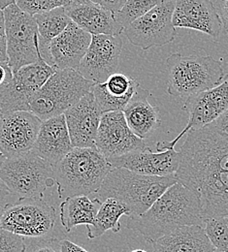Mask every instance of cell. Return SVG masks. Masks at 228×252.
Here are the masks:
<instances>
[{
  "label": "cell",
  "mask_w": 228,
  "mask_h": 252,
  "mask_svg": "<svg viewBox=\"0 0 228 252\" xmlns=\"http://www.w3.org/2000/svg\"><path fill=\"white\" fill-rule=\"evenodd\" d=\"M92 1L103 6L104 8L110 10L113 13H116L122 8L126 0H92Z\"/></svg>",
  "instance_id": "cell-36"
},
{
  "label": "cell",
  "mask_w": 228,
  "mask_h": 252,
  "mask_svg": "<svg viewBox=\"0 0 228 252\" xmlns=\"http://www.w3.org/2000/svg\"><path fill=\"white\" fill-rule=\"evenodd\" d=\"M10 194H12L11 191L4 184V182L0 179V204H2L10 196Z\"/></svg>",
  "instance_id": "cell-40"
},
{
  "label": "cell",
  "mask_w": 228,
  "mask_h": 252,
  "mask_svg": "<svg viewBox=\"0 0 228 252\" xmlns=\"http://www.w3.org/2000/svg\"><path fill=\"white\" fill-rule=\"evenodd\" d=\"M228 107V79L216 88L189 96L183 107V110L189 115L188 125L174 140L159 142L157 144V151L174 150L178 142L191 130L213 124Z\"/></svg>",
  "instance_id": "cell-12"
},
{
  "label": "cell",
  "mask_w": 228,
  "mask_h": 252,
  "mask_svg": "<svg viewBox=\"0 0 228 252\" xmlns=\"http://www.w3.org/2000/svg\"><path fill=\"white\" fill-rule=\"evenodd\" d=\"M123 216H131L130 209L127 204L115 198L104 200L100 204L94 223L87 227L89 239L94 240L109 230L119 233L122 228L120 220Z\"/></svg>",
  "instance_id": "cell-28"
},
{
  "label": "cell",
  "mask_w": 228,
  "mask_h": 252,
  "mask_svg": "<svg viewBox=\"0 0 228 252\" xmlns=\"http://www.w3.org/2000/svg\"><path fill=\"white\" fill-rule=\"evenodd\" d=\"M220 18L223 32L228 34V0H212Z\"/></svg>",
  "instance_id": "cell-34"
},
{
  "label": "cell",
  "mask_w": 228,
  "mask_h": 252,
  "mask_svg": "<svg viewBox=\"0 0 228 252\" xmlns=\"http://www.w3.org/2000/svg\"><path fill=\"white\" fill-rule=\"evenodd\" d=\"M173 25L176 29H190L214 38L223 32L212 0H176Z\"/></svg>",
  "instance_id": "cell-19"
},
{
  "label": "cell",
  "mask_w": 228,
  "mask_h": 252,
  "mask_svg": "<svg viewBox=\"0 0 228 252\" xmlns=\"http://www.w3.org/2000/svg\"><path fill=\"white\" fill-rule=\"evenodd\" d=\"M108 161L113 168H126L145 176L167 177L176 175L181 163V154L175 150L154 153L151 148L146 147Z\"/></svg>",
  "instance_id": "cell-18"
},
{
  "label": "cell",
  "mask_w": 228,
  "mask_h": 252,
  "mask_svg": "<svg viewBox=\"0 0 228 252\" xmlns=\"http://www.w3.org/2000/svg\"><path fill=\"white\" fill-rule=\"evenodd\" d=\"M175 3L176 0H163L126 28L124 33L131 44L147 51L172 43L177 35L173 25Z\"/></svg>",
  "instance_id": "cell-11"
},
{
  "label": "cell",
  "mask_w": 228,
  "mask_h": 252,
  "mask_svg": "<svg viewBox=\"0 0 228 252\" xmlns=\"http://www.w3.org/2000/svg\"><path fill=\"white\" fill-rule=\"evenodd\" d=\"M16 4L24 12L34 16L59 7H65L68 4V0H16Z\"/></svg>",
  "instance_id": "cell-31"
},
{
  "label": "cell",
  "mask_w": 228,
  "mask_h": 252,
  "mask_svg": "<svg viewBox=\"0 0 228 252\" xmlns=\"http://www.w3.org/2000/svg\"><path fill=\"white\" fill-rule=\"evenodd\" d=\"M139 83L123 73L112 74L104 83H97L92 89L102 113L124 111Z\"/></svg>",
  "instance_id": "cell-24"
},
{
  "label": "cell",
  "mask_w": 228,
  "mask_h": 252,
  "mask_svg": "<svg viewBox=\"0 0 228 252\" xmlns=\"http://www.w3.org/2000/svg\"><path fill=\"white\" fill-rule=\"evenodd\" d=\"M204 222L198 194L178 182L143 215L130 217L128 227L153 244L178 228L188 225L204 227Z\"/></svg>",
  "instance_id": "cell-1"
},
{
  "label": "cell",
  "mask_w": 228,
  "mask_h": 252,
  "mask_svg": "<svg viewBox=\"0 0 228 252\" xmlns=\"http://www.w3.org/2000/svg\"><path fill=\"white\" fill-rule=\"evenodd\" d=\"M146 147L145 141L132 132L123 111L102 114L96 139V148L107 160Z\"/></svg>",
  "instance_id": "cell-16"
},
{
  "label": "cell",
  "mask_w": 228,
  "mask_h": 252,
  "mask_svg": "<svg viewBox=\"0 0 228 252\" xmlns=\"http://www.w3.org/2000/svg\"><path fill=\"white\" fill-rule=\"evenodd\" d=\"M93 35L71 22L50 43L51 65L57 70L77 69L85 57Z\"/></svg>",
  "instance_id": "cell-20"
},
{
  "label": "cell",
  "mask_w": 228,
  "mask_h": 252,
  "mask_svg": "<svg viewBox=\"0 0 228 252\" xmlns=\"http://www.w3.org/2000/svg\"><path fill=\"white\" fill-rule=\"evenodd\" d=\"M4 207H5V205H3V204H0V221H1L2 214H3V211H4ZM0 228H1V227H0Z\"/></svg>",
  "instance_id": "cell-44"
},
{
  "label": "cell",
  "mask_w": 228,
  "mask_h": 252,
  "mask_svg": "<svg viewBox=\"0 0 228 252\" xmlns=\"http://www.w3.org/2000/svg\"><path fill=\"white\" fill-rule=\"evenodd\" d=\"M92 0H68V4H79V3H87ZM67 4V5H68Z\"/></svg>",
  "instance_id": "cell-42"
},
{
  "label": "cell",
  "mask_w": 228,
  "mask_h": 252,
  "mask_svg": "<svg viewBox=\"0 0 228 252\" xmlns=\"http://www.w3.org/2000/svg\"><path fill=\"white\" fill-rule=\"evenodd\" d=\"M72 149L65 114L42 121L33 153L54 165L65 158Z\"/></svg>",
  "instance_id": "cell-21"
},
{
  "label": "cell",
  "mask_w": 228,
  "mask_h": 252,
  "mask_svg": "<svg viewBox=\"0 0 228 252\" xmlns=\"http://www.w3.org/2000/svg\"><path fill=\"white\" fill-rule=\"evenodd\" d=\"M8 63L7 55V37L5 31L4 13L0 10V63Z\"/></svg>",
  "instance_id": "cell-35"
},
{
  "label": "cell",
  "mask_w": 228,
  "mask_h": 252,
  "mask_svg": "<svg viewBox=\"0 0 228 252\" xmlns=\"http://www.w3.org/2000/svg\"><path fill=\"white\" fill-rule=\"evenodd\" d=\"M215 252H218V251H215Z\"/></svg>",
  "instance_id": "cell-47"
},
{
  "label": "cell",
  "mask_w": 228,
  "mask_h": 252,
  "mask_svg": "<svg viewBox=\"0 0 228 252\" xmlns=\"http://www.w3.org/2000/svg\"><path fill=\"white\" fill-rule=\"evenodd\" d=\"M131 252H146V251H144V250H141V249H138V250H134V251H132Z\"/></svg>",
  "instance_id": "cell-45"
},
{
  "label": "cell",
  "mask_w": 228,
  "mask_h": 252,
  "mask_svg": "<svg viewBox=\"0 0 228 252\" xmlns=\"http://www.w3.org/2000/svg\"><path fill=\"white\" fill-rule=\"evenodd\" d=\"M204 229L216 251L228 252V217L206 220Z\"/></svg>",
  "instance_id": "cell-30"
},
{
  "label": "cell",
  "mask_w": 228,
  "mask_h": 252,
  "mask_svg": "<svg viewBox=\"0 0 228 252\" xmlns=\"http://www.w3.org/2000/svg\"><path fill=\"white\" fill-rule=\"evenodd\" d=\"M176 177L179 183L198 194L204 221L228 217V172L210 171Z\"/></svg>",
  "instance_id": "cell-14"
},
{
  "label": "cell",
  "mask_w": 228,
  "mask_h": 252,
  "mask_svg": "<svg viewBox=\"0 0 228 252\" xmlns=\"http://www.w3.org/2000/svg\"><path fill=\"white\" fill-rule=\"evenodd\" d=\"M178 182L176 175L145 176L126 168H113L93 199L99 204L108 198L118 199L130 209V217H138L147 212L167 189Z\"/></svg>",
  "instance_id": "cell-2"
},
{
  "label": "cell",
  "mask_w": 228,
  "mask_h": 252,
  "mask_svg": "<svg viewBox=\"0 0 228 252\" xmlns=\"http://www.w3.org/2000/svg\"><path fill=\"white\" fill-rule=\"evenodd\" d=\"M167 93L173 97L191 95L220 86L227 80L222 63L211 56L172 54L166 60Z\"/></svg>",
  "instance_id": "cell-4"
},
{
  "label": "cell",
  "mask_w": 228,
  "mask_h": 252,
  "mask_svg": "<svg viewBox=\"0 0 228 252\" xmlns=\"http://www.w3.org/2000/svg\"><path fill=\"white\" fill-rule=\"evenodd\" d=\"M26 239L0 228V252H26Z\"/></svg>",
  "instance_id": "cell-33"
},
{
  "label": "cell",
  "mask_w": 228,
  "mask_h": 252,
  "mask_svg": "<svg viewBox=\"0 0 228 252\" xmlns=\"http://www.w3.org/2000/svg\"><path fill=\"white\" fill-rule=\"evenodd\" d=\"M151 96L148 90L139 85L123 111L132 132L143 140L150 138L162 125L160 108L149 101Z\"/></svg>",
  "instance_id": "cell-23"
},
{
  "label": "cell",
  "mask_w": 228,
  "mask_h": 252,
  "mask_svg": "<svg viewBox=\"0 0 228 252\" xmlns=\"http://www.w3.org/2000/svg\"><path fill=\"white\" fill-rule=\"evenodd\" d=\"M96 83L86 79L77 69L57 70L33 95L30 111L41 121L65 114L92 92Z\"/></svg>",
  "instance_id": "cell-6"
},
{
  "label": "cell",
  "mask_w": 228,
  "mask_h": 252,
  "mask_svg": "<svg viewBox=\"0 0 228 252\" xmlns=\"http://www.w3.org/2000/svg\"><path fill=\"white\" fill-rule=\"evenodd\" d=\"M123 46L121 35H93L90 47L77 70L96 84L104 83L116 73Z\"/></svg>",
  "instance_id": "cell-15"
},
{
  "label": "cell",
  "mask_w": 228,
  "mask_h": 252,
  "mask_svg": "<svg viewBox=\"0 0 228 252\" xmlns=\"http://www.w3.org/2000/svg\"><path fill=\"white\" fill-rule=\"evenodd\" d=\"M56 71V68L40 57L36 63L23 66L14 72L13 77L0 87L2 114L30 111V102L33 95Z\"/></svg>",
  "instance_id": "cell-10"
},
{
  "label": "cell",
  "mask_w": 228,
  "mask_h": 252,
  "mask_svg": "<svg viewBox=\"0 0 228 252\" xmlns=\"http://www.w3.org/2000/svg\"><path fill=\"white\" fill-rule=\"evenodd\" d=\"M15 3H16V0H0V10L3 11L8 6L15 4Z\"/></svg>",
  "instance_id": "cell-41"
},
{
  "label": "cell",
  "mask_w": 228,
  "mask_h": 252,
  "mask_svg": "<svg viewBox=\"0 0 228 252\" xmlns=\"http://www.w3.org/2000/svg\"><path fill=\"white\" fill-rule=\"evenodd\" d=\"M154 252H215L201 225H188L174 230L153 244Z\"/></svg>",
  "instance_id": "cell-25"
},
{
  "label": "cell",
  "mask_w": 228,
  "mask_h": 252,
  "mask_svg": "<svg viewBox=\"0 0 228 252\" xmlns=\"http://www.w3.org/2000/svg\"><path fill=\"white\" fill-rule=\"evenodd\" d=\"M100 204L90 196L68 197L61 204V221L66 232L79 225H92L97 217Z\"/></svg>",
  "instance_id": "cell-26"
},
{
  "label": "cell",
  "mask_w": 228,
  "mask_h": 252,
  "mask_svg": "<svg viewBox=\"0 0 228 252\" xmlns=\"http://www.w3.org/2000/svg\"><path fill=\"white\" fill-rule=\"evenodd\" d=\"M180 154L181 163L176 176L228 172V135L214 124L191 130Z\"/></svg>",
  "instance_id": "cell-5"
},
{
  "label": "cell",
  "mask_w": 228,
  "mask_h": 252,
  "mask_svg": "<svg viewBox=\"0 0 228 252\" xmlns=\"http://www.w3.org/2000/svg\"><path fill=\"white\" fill-rule=\"evenodd\" d=\"M13 77V70L9 63H0V87Z\"/></svg>",
  "instance_id": "cell-37"
},
{
  "label": "cell",
  "mask_w": 228,
  "mask_h": 252,
  "mask_svg": "<svg viewBox=\"0 0 228 252\" xmlns=\"http://www.w3.org/2000/svg\"><path fill=\"white\" fill-rule=\"evenodd\" d=\"M62 251L63 252H90L69 240H62Z\"/></svg>",
  "instance_id": "cell-39"
},
{
  "label": "cell",
  "mask_w": 228,
  "mask_h": 252,
  "mask_svg": "<svg viewBox=\"0 0 228 252\" xmlns=\"http://www.w3.org/2000/svg\"><path fill=\"white\" fill-rule=\"evenodd\" d=\"M39 34V52L43 60L51 65L50 43L59 36L72 22L65 7L34 15Z\"/></svg>",
  "instance_id": "cell-27"
},
{
  "label": "cell",
  "mask_w": 228,
  "mask_h": 252,
  "mask_svg": "<svg viewBox=\"0 0 228 252\" xmlns=\"http://www.w3.org/2000/svg\"><path fill=\"white\" fill-rule=\"evenodd\" d=\"M57 222L56 209L42 198H25L5 205L0 227L25 239L49 236Z\"/></svg>",
  "instance_id": "cell-9"
},
{
  "label": "cell",
  "mask_w": 228,
  "mask_h": 252,
  "mask_svg": "<svg viewBox=\"0 0 228 252\" xmlns=\"http://www.w3.org/2000/svg\"><path fill=\"white\" fill-rule=\"evenodd\" d=\"M162 1L163 0H126L122 8L114 13L116 21L125 30Z\"/></svg>",
  "instance_id": "cell-29"
},
{
  "label": "cell",
  "mask_w": 228,
  "mask_h": 252,
  "mask_svg": "<svg viewBox=\"0 0 228 252\" xmlns=\"http://www.w3.org/2000/svg\"><path fill=\"white\" fill-rule=\"evenodd\" d=\"M218 129L228 135V109L213 123Z\"/></svg>",
  "instance_id": "cell-38"
},
{
  "label": "cell",
  "mask_w": 228,
  "mask_h": 252,
  "mask_svg": "<svg viewBox=\"0 0 228 252\" xmlns=\"http://www.w3.org/2000/svg\"><path fill=\"white\" fill-rule=\"evenodd\" d=\"M2 114V111H1V105H0V115Z\"/></svg>",
  "instance_id": "cell-46"
},
{
  "label": "cell",
  "mask_w": 228,
  "mask_h": 252,
  "mask_svg": "<svg viewBox=\"0 0 228 252\" xmlns=\"http://www.w3.org/2000/svg\"><path fill=\"white\" fill-rule=\"evenodd\" d=\"M5 160H6V158L3 156V154H2L1 151H0V166L2 165V163H3Z\"/></svg>",
  "instance_id": "cell-43"
},
{
  "label": "cell",
  "mask_w": 228,
  "mask_h": 252,
  "mask_svg": "<svg viewBox=\"0 0 228 252\" xmlns=\"http://www.w3.org/2000/svg\"><path fill=\"white\" fill-rule=\"evenodd\" d=\"M102 114L92 92L65 112L73 148H96Z\"/></svg>",
  "instance_id": "cell-17"
},
{
  "label": "cell",
  "mask_w": 228,
  "mask_h": 252,
  "mask_svg": "<svg viewBox=\"0 0 228 252\" xmlns=\"http://www.w3.org/2000/svg\"><path fill=\"white\" fill-rule=\"evenodd\" d=\"M0 179L21 199L42 198L47 189L56 184L53 165L33 152L6 158L0 166Z\"/></svg>",
  "instance_id": "cell-7"
},
{
  "label": "cell",
  "mask_w": 228,
  "mask_h": 252,
  "mask_svg": "<svg viewBox=\"0 0 228 252\" xmlns=\"http://www.w3.org/2000/svg\"><path fill=\"white\" fill-rule=\"evenodd\" d=\"M42 121L30 111L0 115V151L6 158L33 152Z\"/></svg>",
  "instance_id": "cell-13"
},
{
  "label": "cell",
  "mask_w": 228,
  "mask_h": 252,
  "mask_svg": "<svg viewBox=\"0 0 228 252\" xmlns=\"http://www.w3.org/2000/svg\"><path fill=\"white\" fill-rule=\"evenodd\" d=\"M7 37L8 63L14 72L36 63L41 57L36 20L16 3L3 10Z\"/></svg>",
  "instance_id": "cell-8"
},
{
  "label": "cell",
  "mask_w": 228,
  "mask_h": 252,
  "mask_svg": "<svg viewBox=\"0 0 228 252\" xmlns=\"http://www.w3.org/2000/svg\"><path fill=\"white\" fill-rule=\"evenodd\" d=\"M53 168L62 199L95 194L113 169L97 148H73Z\"/></svg>",
  "instance_id": "cell-3"
},
{
  "label": "cell",
  "mask_w": 228,
  "mask_h": 252,
  "mask_svg": "<svg viewBox=\"0 0 228 252\" xmlns=\"http://www.w3.org/2000/svg\"><path fill=\"white\" fill-rule=\"evenodd\" d=\"M71 21L92 35H121L124 29L116 21L115 15L94 1L65 6Z\"/></svg>",
  "instance_id": "cell-22"
},
{
  "label": "cell",
  "mask_w": 228,
  "mask_h": 252,
  "mask_svg": "<svg viewBox=\"0 0 228 252\" xmlns=\"http://www.w3.org/2000/svg\"><path fill=\"white\" fill-rule=\"evenodd\" d=\"M26 245L25 252H63L62 240L50 236L26 239Z\"/></svg>",
  "instance_id": "cell-32"
}]
</instances>
